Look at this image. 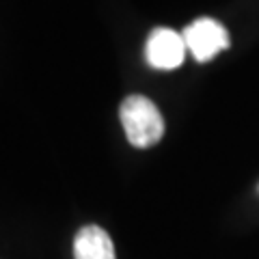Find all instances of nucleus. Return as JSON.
<instances>
[{
    "instance_id": "f257e3e1",
    "label": "nucleus",
    "mask_w": 259,
    "mask_h": 259,
    "mask_svg": "<svg viewBox=\"0 0 259 259\" xmlns=\"http://www.w3.org/2000/svg\"><path fill=\"white\" fill-rule=\"evenodd\" d=\"M121 125L127 141L139 149L153 147L164 134V119L158 106L145 95H130L119 108Z\"/></svg>"
},
{
    "instance_id": "f03ea898",
    "label": "nucleus",
    "mask_w": 259,
    "mask_h": 259,
    "mask_svg": "<svg viewBox=\"0 0 259 259\" xmlns=\"http://www.w3.org/2000/svg\"><path fill=\"white\" fill-rule=\"evenodd\" d=\"M186 48L194 54L199 63H207L214 59L218 52L229 48V35L221 22L212 18H199L194 20L190 26H186L182 32Z\"/></svg>"
},
{
    "instance_id": "7ed1b4c3",
    "label": "nucleus",
    "mask_w": 259,
    "mask_h": 259,
    "mask_svg": "<svg viewBox=\"0 0 259 259\" xmlns=\"http://www.w3.org/2000/svg\"><path fill=\"white\" fill-rule=\"evenodd\" d=\"M186 50L188 48L180 32L160 26L149 35L147 46H145V56H147V63L156 69H177L184 63Z\"/></svg>"
},
{
    "instance_id": "20e7f679",
    "label": "nucleus",
    "mask_w": 259,
    "mask_h": 259,
    "mask_svg": "<svg viewBox=\"0 0 259 259\" xmlns=\"http://www.w3.org/2000/svg\"><path fill=\"white\" fill-rule=\"evenodd\" d=\"M74 257L76 259H117L115 244H112L110 236L97 225H87L76 233Z\"/></svg>"
}]
</instances>
